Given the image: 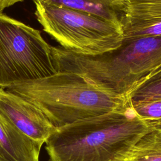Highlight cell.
<instances>
[{
	"label": "cell",
	"instance_id": "9",
	"mask_svg": "<svg viewBox=\"0 0 161 161\" xmlns=\"http://www.w3.org/2000/svg\"><path fill=\"white\" fill-rule=\"evenodd\" d=\"M83 11L121 25L128 0H33Z\"/></svg>",
	"mask_w": 161,
	"mask_h": 161
},
{
	"label": "cell",
	"instance_id": "15",
	"mask_svg": "<svg viewBox=\"0 0 161 161\" xmlns=\"http://www.w3.org/2000/svg\"><path fill=\"white\" fill-rule=\"evenodd\" d=\"M23 1V0H0V12H3L5 9Z\"/></svg>",
	"mask_w": 161,
	"mask_h": 161
},
{
	"label": "cell",
	"instance_id": "7",
	"mask_svg": "<svg viewBox=\"0 0 161 161\" xmlns=\"http://www.w3.org/2000/svg\"><path fill=\"white\" fill-rule=\"evenodd\" d=\"M124 42L161 35V0H128L121 20Z\"/></svg>",
	"mask_w": 161,
	"mask_h": 161
},
{
	"label": "cell",
	"instance_id": "13",
	"mask_svg": "<svg viewBox=\"0 0 161 161\" xmlns=\"http://www.w3.org/2000/svg\"><path fill=\"white\" fill-rule=\"evenodd\" d=\"M161 147V131L148 130L137 141L133 148L143 149Z\"/></svg>",
	"mask_w": 161,
	"mask_h": 161
},
{
	"label": "cell",
	"instance_id": "8",
	"mask_svg": "<svg viewBox=\"0 0 161 161\" xmlns=\"http://www.w3.org/2000/svg\"><path fill=\"white\" fill-rule=\"evenodd\" d=\"M42 146L0 116V161H39Z\"/></svg>",
	"mask_w": 161,
	"mask_h": 161
},
{
	"label": "cell",
	"instance_id": "1",
	"mask_svg": "<svg viewBox=\"0 0 161 161\" xmlns=\"http://www.w3.org/2000/svg\"><path fill=\"white\" fill-rule=\"evenodd\" d=\"M56 72H69L116 95L127 97L161 74V35L124 42L118 50L89 57L52 46Z\"/></svg>",
	"mask_w": 161,
	"mask_h": 161
},
{
	"label": "cell",
	"instance_id": "4",
	"mask_svg": "<svg viewBox=\"0 0 161 161\" xmlns=\"http://www.w3.org/2000/svg\"><path fill=\"white\" fill-rule=\"evenodd\" d=\"M35 4V14L43 31L66 50L95 57L114 52L124 42L120 25L65 7Z\"/></svg>",
	"mask_w": 161,
	"mask_h": 161
},
{
	"label": "cell",
	"instance_id": "5",
	"mask_svg": "<svg viewBox=\"0 0 161 161\" xmlns=\"http://www.w3.org/2000/svg\"><path fill=\"white\" fill-rule=\"evenodd\" d=\"M56 72L52 46L40 31L0 12V87Z\"/></svg>",
	"mask_w": 161,
	"mask_h": 161
},
{
	"label": "cell",
	"instance_id": "11",
	"mask_svg": "<svg viewBox=\"0 0 161 161\" xmlns=\"http://www.w3.org/2000/svg\"><path fill=\"white\" fill-rule=\"evenodd\" d=\"M130 105L135 114L143 120L161 119V99Z\"/></svg>",
	"mask_w": 161,
	"mask_h": 161
},
{
	"label": "cell",
	"instance_id": "3",
	"mask_svg": "<svg viewBox=\"0 0 161 161\" xmlns=\"http://www.w3.org/2000/svg\"><path fill=\"white\" fill-rule=\"evenodd\" d=\"M6 89L36 106L56 128L129 104L127 97L108 92L69 72H57L42 79L17 83Z\"/></svg>",
	"mask_w": 161,
	"mask_h": 161
},
{
	"label": "cell",
	"instance_id": "10",
	"mask_svg": "<svg viewBox=\"0 0 161 161\" xmlns=\"http://www.w3.org/2000/svg\"><path fill=\"white\" fill-rule=\"evenodd\" d=\"M161 99V74L143 84L128 97L130 104Z\"/></svg>",
	"mask_w": 161,
	"mask_h": 161
},
{
	"label": "cell",
	"instance_id": "14",
	"mask_svg": "<svg viewBox=\"0 0 161 161\" xmlns=\"http://www.w3.org/2000/svg\"><path fill=\"white\" fill-rule=\"evenodd\" d=\"M144 121H145L148 130L161 131V119H147Z\"/></svg>",
	"mask_w": 161,
	"mask_h": 161
},
{
	"label": "cell",
	"instance_id": "2",
	"mask_svg": "<svg viewBox=\"0 0 161 161\" xmlns=\"http://www.w3.org/2000/svg\"><path fill=\"white\" fill-rule=\"evenodd\" d=\"M148 131L129 104L93 118L57 128L45 141L51 161H126Z\"/></svg>",
	"mask_w": 161,
	"mask_h": 161
},
{
	"label": "cell",
	"instance_id": "12",
	"mask_svg": "<svg viewBox=\"0 0 161 161\" xmlns=\"http://www.w3.org/2000/svg\"><path fill=\"white\" fill-rule=\"evenodd\" d=\"M126 161H161V147L132 148Z\"/></svg>",
	"mask_w": 161,
	"mask_h": 161
},
{
	"label": "cell",
	"instance_id": "6",
	"mask_svg": "<svg viewBox=\"0 0 161 161\" xmlns=\"http://www.w3.org/2000/svg\"><path fill=\"white\" fill-rule=\"evenodd\" d=\"M0 116L32 140L43 144L56 128L36 106L0 87Z\"/></svg>",
	"mask_w": 161,
	"mask_h": 161
}]
</instances>
